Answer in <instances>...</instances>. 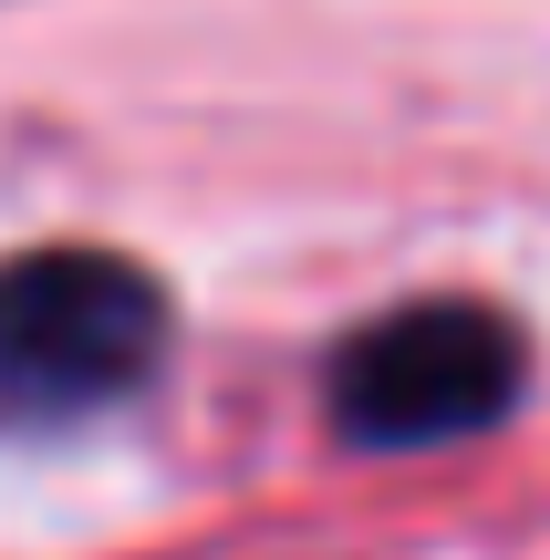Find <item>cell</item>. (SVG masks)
I'll use <instances>...</instances> for the list:
<instances>
[{"mask_svg": "<svg viewBox=\"0 0 550 560\" xmlns=\"http://www.w3.org/2000/svg\"><path fill=\"white\" fill-rule=\"evenodd\" d=\"M166 363V291L115 249L0 260V416L83 425Z\"/></svg>", "mask_w": 550, "mask_h": 560, "instance_id": "cell-1", "label": "cell"}, {"mask_svg": "<svg viewBox=\"0 0 550 560\" xmlns=\"http://www.w3.org/2000/svg\"><path fill=\"white\" fill-rule=\"evenodd\" d=\"M519 332L489 301H406L332 353V425L353 446H457L519 405Z\"/></svg>", "mask_w": 550, "mask_h": 560, "instance_id": "cell-2", "label": "cell"}]
</instances>
